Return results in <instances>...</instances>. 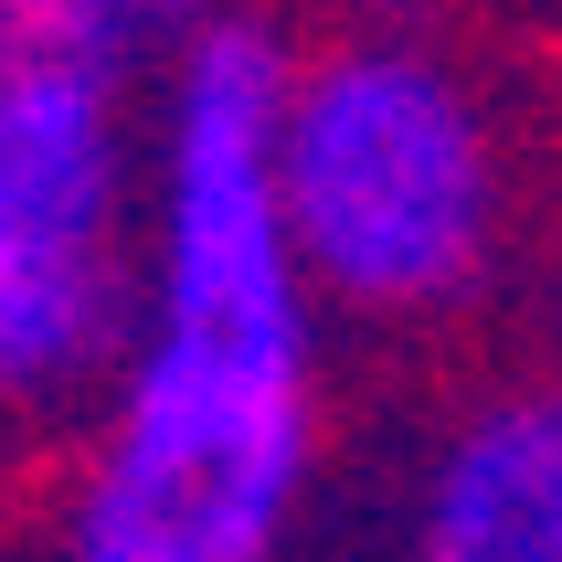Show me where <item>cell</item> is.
<instances>
[{
  "label": "cell",
  "instance_id": "1",
  "mask_svg": "<svg viewBox=\"0 0 562 562\" xmlns=\"http://www.w3.org/2000/svg\"><path fill=\"white\" fill-rule=\"evenodd\" d=\"M286 54L202 22L159 117L149 318L64 541L86 562H266L308 488V255L277 191Z\"/></svg>",
  "mask_w": 562,
  "mask_h": 562
},
{
  "label": "cell",
  "instance_id": "2",
  "mask_svg": "<svg viewBox=\"0 0 562 562\" xmlns=\"http://www.w3.org/2000/svg\"><path fill=\"white\" fill-rule=\"evenodd\" d=\"M277 191L286 234L308 255V286L350 308L457 297L499 223V159H488L468 86L404 43H350L286 75Z\"/></svg>",
  "mask_w": 562,
  "mask_h": 562
},
{
  "label": "cell",
  "instance_id": "3",
  "mask_svg": "<svg viewBox=\"0 0 562 562\" xmlns=\"http://www.w3.org/2000/svg\"><path fill=\"white\" fill-rule=\"evenodd\" d=\"M127 75L0 54V404H64L127 340Z\"/></svg>",
  "mask_w": 562,
  "mask_h": 562
},
{
  "label": "cell",
  "instance_id": "4",
  "mask_svg": "<svg viewBox=\"0 0 562 562\" xmlns=\"http://www.w3.org/2000/svg\"><path fill=\"white\" fill-rule=\"evenodd\" d=\"M414 541L436 562H562V393L468 414L425 468Z\"/></svg>",
  "mask_w": 562,
  "mask_h": 562
},
{
  "label": "cell",
  "instance_id": "5",
  "mask_svg": "<svg viewBox=\"0 0 562 562\" xmlns=\"http://www.w3.org/2000/svg\"><path fill=\"white\" fill-rule=\"evenodd\" d=\"M0 54H32V64H95V75H127L149 54L138 22L117 0H0Z\"/></svg>",
  "mask_w": 562,
  "mask_h": 562
},
{
  "label": "cell",
  "instance_id": "6",
  "mask_svg": "<svg viewBox=\"0 0 562 562\" xmlns=\"http://www.w3.org/2000/svg\"><path fill=\"white\" fill-rule=\"evenodd\" d=\"M127 22H138V43H170V32H202L213 22V0H117Z\"/></svg>",
  "mask_w": 562,
  "mask_h": 562
}]
</instances>
